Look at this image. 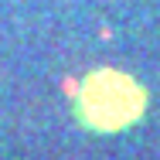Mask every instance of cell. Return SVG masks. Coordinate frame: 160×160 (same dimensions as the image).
<instances>
[{"label": "cell", "mask_w": 160, "mask_h": 160, "mask_svg": "<svg viewBox=\"0 0 160 160\" xmlns=\"http://www.w3.org/2000/svg\"><path fill=\"white\" fill-rule=\"evenodd\" d=\"M143 89L119 72H96L78 92V116L92 129H123L143 112Z\"/></svg>", "instance_id": "1"}]
</instances>
